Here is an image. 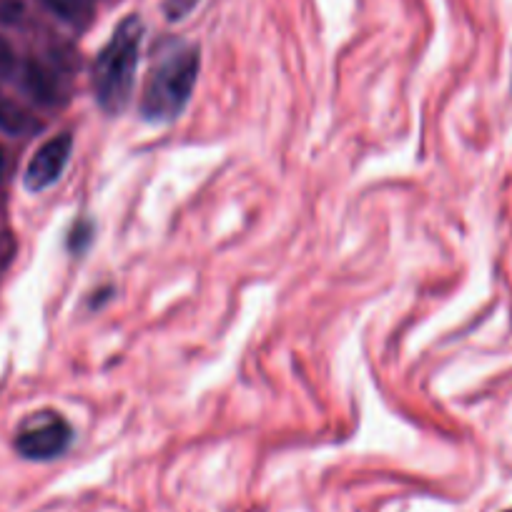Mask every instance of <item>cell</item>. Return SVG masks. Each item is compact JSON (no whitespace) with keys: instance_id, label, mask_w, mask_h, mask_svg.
<instances>
[{"instance_id":"8","label":"cell","mask_w":512,"mask_h":512,"mask_svg":"<svg viewBox=\"0 0 512 512\" xmlns=\"http://www.w3.org/2000/svg\"><path fill=\"white\" fill-rule=\"evenodd\" d=\"M91 236H93V224L91 221H78L76 226H73L71 236H68V246H71V251H83L88 244H91Z\"/></svg>"},{"instance_id":"7","label":"cell","mask_w":512,"mask_h":512,"mask_svg":"<svg viewBox=\"0 0 512 512\" xmlns=\"http://www.w3.org/2000/svg\"><path fill=\"white\" fill-rule=\"evenodd\" d=\"M41 3L68 23H83L93 11V0H41Z\"/></svg>"},{"instance_id":"10","label":"cell","mask_w":512,"mask_h":512,"mask_svg":"<svg viewBox=\"0 0 512 512\" xmlns=\"http://www.w3.org/2000/svg\"><path fill=\"white\" fill-rule=\"evenodd\" d=\"M23 16V0H0V23H16Z\"/></svg>"},{"instance_id":"12","label":"cell","mask_w":512,"mask_h":512,"mask_svg":"<svg viewBox=\"0 0 512 512\" xmlns=\"http://www.w3.org/2000/svg\"><path fill=\"white\" fill-rule=\"evenodd\" d=\"M3 174H6V154L0 149V179H3Z\"/></svg>"},{"instance_id":"6","label":"cell","mask_w":512,"mask_h":512,"mask_svg":"<svg viewBox=\"0 0 512 512\" xmlns=\"http://www.w3.org/2000/svg\"><path fill=\"white\" fill-rule=\"evenodd\" d=\"M31 126L33 121L31 116H28L26 108L0 91V128L8 131V134H23V131H28Z\"/></svg>"},{"instance_id":"11","label":"cell","mask_w":512,"mask_h":512,"mask_svg":"<svg viewBox=\"0 0 512 512\" xmlns=\"http://www.w3.org/2000/svg\"><path fill=\"white\" fill-rule=\"evenodd\" d=\"M13 63H16V58H13L11 46L0 38V78L8 76V73L13 71Z\"/></svg>"},{"instance_id":"4","label":"cell","mask_w":512,"mask_h":512,"mask_svg":"<svg viewBox=\"0 0 512 512\" xmlns=\"http://www.w3.org/2000/svg\"><path fill=\"white\" fill-rule=\"evenodd\" d=\"M73 139L71 134H61L56 139L46 141L41 149L33 154L31 164L26 169V186L31 191H43L61 179L68 159H71Z\"/></svg>"},{"instance_id":"13","label":"cell","mask_w":512,"mask_h":512,"mask_svg":"<svg viewBox=\"0 0 512 512\" xmlns=\"http://www.w3.org/2000/svg\"><path fill=\"white\" fill-rule=\"evenodd\" d=\"M507 512H512V510H507Z\"/></svg>"},{"instance_id":"1","label":"cell","mask_w":512,"mask_h":512,"mask_svg":"<svg viewBox=\"0 0 512 512\" xmlns=\"http://www.w3.org/2000/svg\"><path fill=\"white\" fill-rule=\"evenodd\" d=\"M144 23L136 16L123 18L93 63V91L106 113H121L134 93Z\"/></svg>"},{"instance_id":"3","label":"cell","mask_w":512,"mask_h":512,"mask_svg":"<svg viewBox=\"0 0 512 512\" xmlns=\"http://www.w3.org/2000/svg\"><path fill=\"white\" fill-rule=\"evenodd\" d=\"M71 440V425L58 415H48L23 427L16 437V450L28 460H53L68 450Z\"/></svg>"},{"instance_id":"5","label":"cell","mask_w":512,"mask_h":512,"mask_svg":"<svg viewBox=\"0 0 512 512\" xmlns=\"http://www.w3.org/2000/svg\"><path fill=\"white\" fill-rule=\"evenodd\" d=\"M26 88L36 101L46 103V106H58L68 98V81L58 68L48 66V63L31 61L26 66V78H23Z\"/></svg>"},{"instance_id":"9","label":"cell","mask_w":512,"mask_h":512,"mask_svg":"<svg viewBox=\"0 0 512 512\" xmlns=\"http://www.w3.org/2000/svg\"><path fill=\"white\" fill-rule=\"evenodd\" d=\"M196 6H199V0H164V13L169 21H181V18L189 16Z\"/></svg>"},{"instance_id":"2","label":"cell","mask_w":512,"mask_h":512,"mask_svg":"<svg viewBox=\"0 0 512 512\" xmlns=\"http://www.w3.org/2000/svg\"><path fill=\"white\" fill-rule=\"evenodd\" d=\"M199 63V48L194 46H176L166 53L149 73L141 96V116L156 123L174 121L194 93Z\"/></svg>"}]
</instances>
